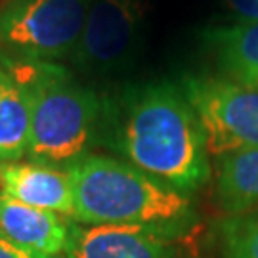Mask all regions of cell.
<instances>
[{
	"instance_id": "obj_5",
	"label": "cell",
	"mask_w": 258,
	"mask_h": 258,
	"mask_svg": "<svg viewBox=\"0 0 258 258\" xmlns=\"http://www.w3.org/2000/svg\"><path fill=\"white\" fill-rule=\"evenodd\" d=\"M180 88L199 119L209 155L258 148V88L212 75H187Z\"/></svg>"
},
{
	"instance_id": "obj_15",
	"label": "cell",
	"mask_w": 258,
	"mask_h": 258,
	"mask_svg": "<svg viewBox=\"0 0 258 258\" xmlns=\"http://www.w3.org/2000/svg\"><path fill=\"white\" fill-rule=\"evenodd\" d=\"M0 258H63V256L61 254L59 256H50V254H40V252H35V250L23 249V247L12 243L8 237H4L0 233Z\"/></svg>"
},
{
	"instance_id": "obj_4",
	"label": "cell",
	"mask_w": 258,
	"mask_h": 258,
	"mask_svg": "<svg viewBox=\"0 0 258 258\" xmlns=\"http://www.w3.org/2000/svg\"><path fill=\"white\" fill-rule=\"evenodd\" d=\"M92 0H10L0 10V57L55 63L73 55Z\"/></svg>"
},
{
	"instance_id": "obj_12",
	"label": "cell",
	"mask_w": 258,
	"mask_h": 258,
	"mask_svg": "<svg viewBox=\"0 0 258 258\" xmlns=\"http://www.w3.org/2000/svg\"><path fill=\"white\" fill-rule=\"evenodd\" d=\"M216 201L230 216L258 211V148L222 157Z\"/></svg>"
},
{
	"instance_id": "obj_2",
	"label": "cell",
	"mask_w": 258,
	"mask_h": 258,
	"mask_svg": "<svg viewBox=\"0 0 258 258\" xmlns=\"http://www.w3.org/2000/svg\"><path fill=\"white\" fill-rule=\"evenodd\" d=\"M67 170L79 224H132L176 237L195 220L187 194L117 157L88 153Z\"/></svg>"
},
{
	"instance_id": "obj_11",
	"label": "cell",
	"mask_w": 258,
	"mask_h": 258,
	"mask_svg": "<svg viewBox=\"0 0 258 258\" xmlns=\"http://www.w3.org/2000/svg\"><path fill=\"white\" fill-rule=\"evenodd\" d=\"M205 42L230 79L258 88V23L209 29Z\"/></svg>"
},
{
	"instance_id": "obj_3",
	"label": "cell",
	"mask_w": 258,
	"mask_h": 258,
	"mask_svg": "<svg viewBox=\"0 0 258 258\" xmlns=\"http://www.w3.org/2000/svg\"><path fill=\"white\" fill-rule=\"evenodd\" d=\"M31 98V142L35 163L67 170L100 142L105 100L83 86L59 63L0 57Z\"/></svg>"
},
{
	"instance_id": "obj_13",
	"label": "cell",
	"mask_w": 258,
	"mask_h": 258,
	"mask_svg": "<svg viewBox=\"0 0 258 258\" xmlns=\"http://www.w3.org/2000/svg\"><path fill=\"white\" fill-rule=\"evenodd\" d=\"M224 258H258V211L233 214L220 224Z\"/></svg>"
},
{
	"instance_id": "obj_1",
	"label": "cell",
	"mask_w": 258,
	"mask_h": 258,
	"mask_svg": "<svg viewBox=\"0 0 258 258\" xmlns=\"http://www.w3.org/2000/svg\"><path fill=\"white\" fill-rule=\"evenodd\" d=\"M100 144L182 194L199 189L211 178L199 119L174 84L132 86L115 102L105 100Z\"/></svg>"
},
{
	"instance_id": "obj_9",
	"label": "cell",
	"mask_w": 258,
	"mask_h": 258,
	"mask_svg": "<svg viewBox=\"0 0 258 258\" xmlns=\"http://www.w3.org/2000/svg\"><path fill=\"white\" fill-rule=\"evenodd\" d=\"M0 233L23 249L59 256L65 252L69 222L61 214L19 203L0 191Z\"/></svg>"
},
{
	"instance_id": "obj_10",
	"label": "cell",
	"mask_w": 258,
	"mask_h": 258,
	"mask_svg": "<svg viewBox=\"0 0 258 258\" xmlns=\"http://www.w3.org/2000/svg\"><path fill=\"white\" fill-rule=\"evenodd\" d=\"M31 98L0 61V163L27 155L31 142Z\"/></svg>"
},
{
	"instance_id": "obj_14",
	"label": "cell",
	"mask_w": 258,
	"mask_h": 258,
	"mask_svg": "<svg viewBox=\"0 0 258 258\" xmlns=\"http://www.w3.org/2000/svg\"><path fill=\"white\" fill-rule=\"evenodd\" d=\"M241 23H258V0H226Z\"/></svg>"
},
{
	"instance_id": "obj_7",
	"label": "cell",
	"mask_w": 258,
	"mask_h": 258,
	"mask_svg": "<svg viewBox=\"0 0 258 258\" xmlns=\"http://www.w3.org/2000/svg\"><path fill=\"white\" fill-rule=\"evenodd\" d=\"M172 239L146 226L69 222L65 258H178Z\"/></svg>"
},
{
	"instance_id": "obj_8",
	"label": "cell",
	"mask_w": 258,
	"mask_h": 258,
	"mask_svg": "<svg viewBox=\"0 0 258 258\" xmlns=\"http://www.w3.org/2000/svg\"><path fill=\"white\" fill-rule=\"evenodd\" d=\"M0 191L35 209L73 218V184L69 170L42 163H0Z\"/></svg>"
},
{
	"instance_id": "obj_6",
	"label": "cell",
	"mask_w": 258,
	"mask_h": 258,
	"mask_svg": "<svg viewBox=\"0 0 258 258\" xmlns=\"http://www.w3.org/2000/svg\"><path fill=\"white\" fill-rule=\"evenodd\" d=\"M149 0H92L71 61L84 73L126 69L140 52Z\"/></svg>"
}]
</instances>
